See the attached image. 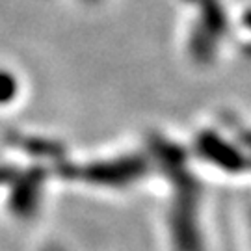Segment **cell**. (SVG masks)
Segmentation results:
<instances>
[{
	"label": "cell",
	"mask_w": 251,
	"mask_h": 251,
	"mask_svg": "<svg viewBox=\"0 0 251 251\" xmlns=\"http://www.w3.org/2000/svg\"><path fill=\"white\" fill-rule=\"evenodd\" d=\"M8 78L6 76H2L0 75V102H4V100L9 97V84H8Z\"/></svg>",
	"instance_id": "obj_1"
}]
</instances>
